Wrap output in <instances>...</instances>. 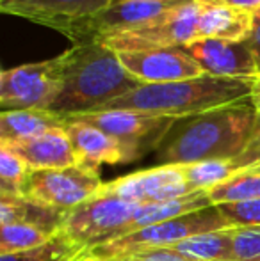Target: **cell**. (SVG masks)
<instances>
[{"mask_svg":"<svg viewBox=\"0 0 260 261\" xmlns=\"http://www.w3.org/2000/svg\"><path fill=\"white\" fill-rule=\"evenodd\" d=\"M246 43L250 45L251 52H253L255 59H257V66L260 73V7L251 13V31L250 36L246 38Z\"/></svg>","mask_w":260,"mask_h":261,"instance_id":"cell-30","label":"cell"},{"mask_svg":"<svg viewBox=\"0 0 260 261\" xmlns=\"http://www.w3.org/2000/svg\"><path fill=\"white\" fill-rule=\"evenodd\" d=\"M6 146L23 158L31 171H49V169H64L77 165L75 153L64 128H56L29 141Z\"/></svg>","mask_w":260,"mask_h":261,"instance_id":"cell-16","label":"cell"},{"mask_svg":"<svg viewBox=\"0 0 260 261\" xmlns=\"http://www.w3.org/2000/svg\"><path fill=\"white\" fill-rule=\"evenodd\" d=\"M184 48L200 64L205 75L241 80H255L258 76L257 59L246 39L226 41V39L200 38Z\"/></svg>","mask_w":260,"mask_h":261,"instance_id":"cell-12","label":"cell"},{"mask_svg":"<svg viewBox=\"0 0 260 261\" xmlns=\"http://www.w3.org/2000/svg\"><path fill=\"white\" fill-rule=\"evenodd\" d=\"M31 169L23 158L6 144H0V192L21 194Z\"/></svg>","mask_w":260,"mask_h":261,"instance_id":"cell-25","label":"cell"},{"mask_svg":"<svg viewBox=\"0 0 260 261\" xmlns=\"http://www.w3.org/2000/svg\"><path fill=\"white\" fill-rule=\"evenodd\" d=\"M195 190L185 179L180 165H155L107 181L98 196H114L139 206L152 203H168L191 196Z\"/></svg>","mask_w":260,"mask_h":261,"instance_id":"cell-11","label":"cell"},{"mask_svg":"<svg viewBox=\"0 0 260 261\" xmlns=\"http://www.w3.org/2000/svg\"><path fill=\"white\" fill-rule=\"evenodd\" d=\"M207 196L214 206L260 199V167L241 169L228 179L207 190Z\"/></svg>","mask_w":260,"mask_h":261,"instance_id":"cell-21","label":"cell"},{"mask_svg":"<svg viewBox=\"0 0 260 261\" xmlns=\"http://www.w3.org/2000/svg\"><path fill=\"white\" fill-rule=\"evenodd\" d=\"M189 0H112L107 7L82 20L61 27L59 34L73 45L89 41H104L109 36L137 29L146 21L182 6Z\"/></svg>","mask_w":260,"mask_h":261,"instance_id":"cell-7","label":"cell"},{"mask_svg":"<svg viewBox=\"0 0 260 261\" xmlns=\"http://www.w3.org/2000/svg\"><path fill=\"white\" fill-rule=\"evenodd\" d=\"M66 119L82 121L111 135L129 151L132 162L145 156L150 149L159 148L168 130L177 121L175 117L152 116L135 110H98Z\"/></svg>","mask_w":260,"mask_h":261,"instance_id":"cell-8","label":"cell"},{"mask_svg":"<svg viewBox=\"0 0 260 261\" xmlns=\"http://www.w3.org/2000/svg\"><path fill=\"white\" fill-rule=\"evenodd\" d=\"M64 210H56L39 204L25 197L23 194L0 192V226L9 224H32L52 233H59L63 227Z\"/></svg>","mask_w":260,"mask_h":261,"instance_id":"cell-18","label":"cell"},{"mask_svg":"<svg viewBox=\"0 0 260 261\" xmlns=\"http://www.w3.org/2000/svg\"><path fill=\"white\" fill-rule=\"evenodd\" d=\"M226 227H232V224L223 217L219 208L207 206L177 219L153 224L127 237H120L89 247L87 261H109L122 256L139 254V252L166 251L193 234L219 231Z\"/></svg>","mask_w":260,"mask_h":261,"instance_id":"cell-4","label":"cell"},{"mask_svg":"<svg viewBox=\"0 0 260 261\" xmlns=\"http://www.w3.org/2000/svg\"><path fill=\"white\" fill-rule=\"evenodd\" d=\"M251 103L255 105V109H257V114L260 117V73L257 79L251 82Z\"/></svg>","mask_w":260,"mask_h":261,"instance_id":"cell-32","label":"cell"},{"mask_svg":"<svg viewBox=\"0 0 260 261\" xmlns=\"http://www.w3.org/2000/svg\"><path fill=\"white\" fill-rule=\"evenodd\" d=\"M63 55V91L50 107L61 117H73L104 109L141 84L123 66L120 55L100 41L72 45Z\"/></svg>","mask_w":260,"mask_h":261,"instance_id":"cell-2","label":"cell"},{"mask_svg":"<svg viewBox=\"0 0 260 261\" xmlns=\"http://www.w3.org/2000/svg\"><path fill=\"white\" fill-rule=\"evenodd\" d=\"M66 119L50 110L25 109L2 110L0 114V142L13 144L34 139L56 128H64Z\"/></svg>","mask_w":260,"mask_h":261,"instance_id":"cell-19","label":"cell"},{"mask_svg":"<svg viewBox=\"0 0 260 261\" xmlns=\"http://www.w3.org/2000/svg\"><path fill=\"white\" fill-rule=\"evenodd\" d=\"M139 204L114 196H94L68 210L61 231L86 247L111 240V237L135 215Z\"/></svg>","mask_w":260,"mask_h":261,"instance_id":"cell-10","label":"cell"},{"mask_svg":"<svg viewBox=\"0 0 260 261\" xmlns=\"http://www.w3.org/2000/svg\"><path fill=\"white\" fill-rule=\"evenodd\" d=\"M185 179L195 192H207L212 187L219 185L232 174L241 171L235 160H207L196 164L180 165Z\"/></svg>","mask_w":260,"mask_h":261,"instance_id":"cell-23","label":"cell"},{"mask_svg":"<svg viewBox=\"0 0 260 261\" xmlns=\"http://www.w3.org/2000/svg\"><path fill=\"white\" fill-rule=\"evenodd\" d=\"M198 21H200V2L189 0L146 21L141 27L116 36H109L100 43L114 50L116 54L187 46L189 43L200 39Z\"/></svg>","mask_w":260,"mask_h":261,"instance_id":"cell-5","label":"cell"},{"mask_svg":"<svg viewBox=\"0 0 260 261\" xmlns=\"http://www.w3.org/2000/svg\"><path fill=\"white\" fill-rule=\"evenodd\" d=\"M203 2H212V4H223V6L235 7V9H243L248 13H253L260 7V0H203Z\"/></svg>","mask_w":260,"mask_h":261,"instance_id":"cell-31","label":"cell"},{"mask_svg":"<svg viewBox=\"0 0 260 261\" xmlns=\"http://www.w3.org/2000/svg\"><path fill=\"white\" fill-rule=\"evenodd\" d=\"M111 2L112 0H0V11L57 32L72 21L98 13Z\"/></svg>","mask_w":260,"mask_h":261,"instance_id":"cell-14","label":"cell"},{"mask_svg":"<svg viewBox=\"0 0 260 261\" xmlns=\"http://www.w3.org/2000/svg\"><path fill=\"white\" fill-rule=\"evenodd\" d=\"M233 261H260V226L233 227Z\"/></svg>","mask_w":260,"mask_h":261,"instance_id":"cell-26","label":"cell"},{"mask_svg":"<svg viewBox=\"0 0 260 261\" xmlns=\"http://www.w3.org/2000/svg\"><path fill=\"white\" fill-rule=\"evenodd\" d=\"M102 185L100 171L72 165L64 169L31 171L21 194L39 204L68 212L97 196Z\"/></svg>","mask_w":260,"mask_h":261,"instance_id":"cell-9","label":"cell"},{"mask_svg":"<svg viewBox=\"0 0 260 261\" xmlns=\"http://www.w3.org/2000/svg\"><path fill=\"white\" fill-rule=\"evenodd\" d=\"M251 82L253 80L201 75L178 82L141 84L100 110H135L180 119L248 100L251 96Z\"/></svg>","mask_w":260,"mask_h":261,"instance_id":"cell-3","label":"cell"},{"mask_svg":"<svg viewBox=\"0 0 260 261\" xmlns=\"http://www.w3.org/2000/svg\"><path fill=\"white\" fill-rule=\"evenodd\" d=\"M166 251L187 261H233V227L193 234Z\"/></svg>","mask_w":260,"mask_h":261,"instance_id":"cell-20","label":"cell"},{"mask_svg":"<svg viewBox=\"0 0 260 261\" xmlns=\"http://www.w3.org/2000/svg\"><path fill=\"white\" fill-rule=\"evenodd\" d=\"M125 69L139 84H168L205 75L184 46L118 54Z\"/></svg>","mask_w":260,"mask_h":261,"instance_id":"cell-13","label":"cell"},{"mask_svg":"<svg viewBox=\"0 0 260 261\" xmlns=\"http://www.w3.org/2000/svg\"><path fill=\"white\" fill-rule=\"evenodd\" d=\"M232 227H250L260 226V199L244 201V203H232L218 206Z\"/></svg>","mask_w":260,"mask_h":261,"instance_id":"cell-27","label":"cell"},{"mask_svg":"<svg viewBox=\"0 0 260 261\" xmlns=\"http://www.w3.org/2000/svg\"><path fill=\"white\" fill-rule=\"evenodd\" d=\"M63 55L4 69L0 75L2 110H49L63 91Z\"/></svg>","mask_w":260,"mask_h":261,"instance_id":"cell-6","label":"cell"},{"mask_svg":"<svg viewBox=\"0 0 260 261\" xmlns=\"http://www.w3.org/2000/svg\"><path fill=\"white\" fill-rule=\"evenodd\" d=\"M89 247L82 244H77L69 237H66L63 231L56 234L49 244L41 247L31 249V251L14 252V254L0 256V261H73Z\"/></svg>","mask_w":260,"mask_h":261,"instance_id":"cell-22","label":"cell"},{"mask_svg":"<svg viewBox=\"0 0 260 261\" xmlns=\"http://www.w3.org/2000/svg\"><path fill=\"white\" fill-rule=\"evenodd\" d=\"M260 117L251 98L180 117L155 149L157 165H187L235 160L258 132Z\"/></svg>","mask_w":260,"mask_h":261,"instance_id":"cell-1","label":"cell"},{"mask_svg":"<svg viewBox=\"0 0 260 261\" xmlns=\"http://www.w3.org/2000/svg\"><path fill=\"white\" fill-rule=\"evenodd\" d=\"M57 233L32 224H9L0 227V256L31 251L49 244Z\"/></svg>","mask_w":260,"mask_h":261,"instance_id":"cell-24","label":"cell"},{"mask_svg":"<svg viewBox=\"0 0 260 261\" xmlns=\"http://www.w3.org/2000/svg\"><path fill=\"white\" fill-rule=\"evenodd\" d=\"M66 134L72 142L77 165L93 171H100V165L130 164L132 158L116 139L105 132L82 121L66 119Z\"/></svg>","mask_w":260,"mask_h":261,"instance_id":"cell-15","label":"cell"},{"mask_svg":"<svg viewBox=\"0 0 260 261\" xmlns=\"http://www.w3.org/2000/svg\"><path fill=\"white\" fill-rule=\"evenodd\" d=\"M109 261H187V259L175 254L171 251H150V252H139V254L122 256V258L109 259Z\"/></svg>","mask_w":260,"mask_h":261,"instance_id":"cell-28","label":"cell"},{"mask_svg":"<svg viewBox=\"0 0 260 261\" xmlns=\"http://www.w3.org/2000/svg\"><path fill=\"white\" fill-rule=\"evenodd\" d=\"M235 164L239 165V169L260 167V126H258V132L255 134L253 141H251L250 146L246 148V151L239 158H235Z\"/></svg>","mask_w":260,"mask_h":261,"instance_id":"cell-29","label":"cell"},{"mask_svg":"<svg viewBox=\"0 0 260 261\" xmlns=\"http://www.w3.org/2000/svg\"><path fill=\"white\" fill-rule=\"evenodd\" d=\"M200 2V38L244 41L251 31V13L223 4Z\"/></svg>","mask_w":260,"mask_h":261,"instance_id":"cell-17","label":"cell"}]
</instances>
